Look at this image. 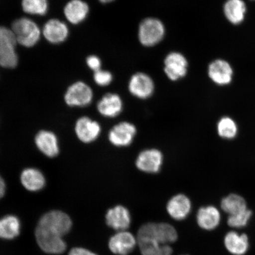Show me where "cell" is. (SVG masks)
I'll list each match as a JSON object with an SVG mask.
<instances>
[{"label":"cell","mask_w":255,"mask_h":255,"mask_svg":"<svg viewBox=\"0 0 255 255\" xmlns=\"http://www.w3.org/2000/svg\"><path fill=\"white\" fill-rule=\"evenodd\" d=\"M177 238V232L173 226L165 223H146L138 233V241L149 240L162 245L174 243Z\"/></svg>","instance_id":"1"},{"label":"cell","mask_w":255,"mask_h":255,"mask_svg":"<svg viewBox=\"0 0 255 255\" xmlns=\"http://www.w3.org/2000/svg\"><path fill=\"white\" fill-rule=\"evenodd\" d=\"M11 30L17 43L25 47L36 45L40 39L39 27L28 18L23 17L15 20L12 24Z\"/></svg>","instance_id":"2"},{"label":"cell","mask_w":255,"mask_h":255,"mask_svg":"<svg viewBox=\"0 0 255 255\" xmlns=\"http://www.w3.org/2000/svg\"><path fill=\"white\" fill-rule=\"evenodd\" d=\"M17 43L11 29L0 26V66L3 68L14 69L17 66Z\"/></svg>","instance_id":"3"},{"label":"cell","mask_w":255,"mask_h":255,"mask_svg":"<svg viewBox=\"0 0 255 255\" xmlns=\"http://www.w3.org/2000/svg\"><path fill=\"white\" fill-rule=\"evenodd\" d=\"M165 33L164 25L158 18H145L139 25L138 39L143 46H155L163 39Z\"/></svg>","instance_id":"4"},{"label":"cell","mask_w":255,"mask_h":255,"mask_svg":"<svg viewBox=\"0 0 255 255\" xmlns=\"http://www.w3.org/2000/svg\"><path fill=\"white\" fill-rule=\"evenodd\" d=\"M37 226L63 237L71 231L72 222L65 213L53 210L41 217Z\"/></svg>","instance_id":"5"},{"label":"cell","mask_w":255,"mask_h":255,"mask_svg":"<svg viewBox=\"0 0 255 255\" xmlns=\"http://www.w3.org/2000/svg\"><path fill=\"white\" fill-rule=\"evenodd\" d=\"M35 234L38 245L45 253L50 254H61L65 251L66 244L61 236L38 226Z\"/></svg>","instance_id":"6"},{"label":"cell","mask_w":255,"mask_h":255,"mask_svg":"<svg viewBox=\"0 0 255 255\" xmlns=\"http://www.w3.org/2000/svg\"><path fill=\"white\" fill-rule=\"evenodd\" d=\"M93 100V92L85 83L79 81L70 86L65 95V101L69 107H84Z\"/></svg>","instance_id":"7"},{"label":"cell","mask_w":255,"mask_h":255,"mask_svg":"<svg viewBox=\"0 0 255 255\" xmlns=\"http://www.w3.org/2000/svg\"><path fill=\"white\" fill-rule=\"evenodd\" d=\"M188 62L183 54L171 52L165 57L164 71L172 81H177L184 77L187 73Z\"/></svg>","instance_id":"8"},{"label":"cell","mask_w":255,"mask_h":255,"mask_svg":"<svg viewBox=\"0 0 255 255\" xmlns=\"http://www.w3.org/2000/svg\"><path fill=\"white\" fill-rule=\"evenodd\" d=\"M130 93L134 97L145 100L154 93L155 86L152 78L146 73L138 72L133 75L128 84Z\"/></svg>","instance_id":"9"},{"label":"cell","mask_w":255,"mask_h":255,"mask_svg":"<svg viewBox=\"0 0 255 255\" xmlns=\"http://www.w3.org/2000/svg\"><path fill=\"white\" fill-rule=\"evenodd\" d=\"M163 155L157 149H145L140 152L136 159V166L140 171L147 173H156L160 170Z\"/></svg>","instance_id":"10"},{"label":"cell","mask_w":255,"mask_h":255,"mask_svg":"<svg viewBox=\"0 0 255 255\" xmlns=\"http://www.w3.org/2000/svg\"><path fill=\"white\" fill-rule=\"evenodd\" d=\"M136 133V127L132 124L123 122L111 129L108 138L115 146H127L132 143Z\"/></svg>","instance_id":"11"},{"label":"cell","mask_w":255,"mask_h":255,"mask_svg":"<svg viewBox=\"0 0 255 255\" xmlns=\"http://www.w3.org/2000/svg\"><path fill=\"white\" fill-rule=\"evenodd\" d=\"M101 128L97 121L87 117L80 118L76 123L75 132L80 141L90 143L100 136Z\"/></svg>","instance_id":"12"},{"label":"cell","mask_w":255,"mask_h":255,"mask_svg":"<svg viewBox=\"0 0 255 255\" xmlns=\"http://www.w3.org/2000/svg\"><path fill=\"white\" fill-rule=\"evenodd\" d=\"M209 78L219 85H227L232 81L233 69L230 64L222 59H217L210 64Z\"/></svg>","instance_id":"13"},{"label":"cell","mask_w":255,"mask_h":255,"mask_svg":"<svg viewBox=\"0 0 255 255\" xmlns=\"http://www.w3.org/2000/svg\"><path fill=\"white\" fill-rule=\"evenodd\" d=\"M136 240L129 232L120 231L111 237L109 248L112 253L118 255H128L133 250Z\"/></svg>","instance_id":"14"},{"label":"cell","mask_w":255,"mask_h":255,"mask_svg":"<svg viewBox=\"0 0 255 255\" xmlns=\"http://www.w3.org/2000/svg\"><path fill=\"white\" fill-rule=\"evenodd\" d=\"M105 219L107 225L116 231L126 230L131 222L129 210L123 206H117L108 210Z\"/></svg>","instance_id":"15"},{"label":"cell","mask_w":255,"mask_h":255,"mask_svg":"<svg viewBox=\"0 0 255 255\" xmlns=\"http://www.w3.org/2000/svg\"><path fill=\"white\" fill-rule=\"evenodd\" d=\"M38 149L48 157H56L59 152L58 140L55 133L48 130H41L35 137Z\"/></svg>","instance_id":"16"},{"label":"cell","mask_w":255,"mask_h":255,"mask_svg":"<svg viewBox=\"0 0 255 255\" xmlns=\"http://www.w3.org/2000/svg\"><path fill=\"white\" fill-rule=\"evenodd\" d=\"M191 209L190 200L182 194H178L172 197L167 205L169 215L176 221H182L186 219L189 215Z\"/></svg>","instance_id":"17"},{"label":"cell","mask_w":255,"mask_h":255,"mask_svg":"<svg viewBox=\"0 0 255 255\" xmlns=\"http://www.w3.org/2000/svg\"><path fill=\"white\" fill-rule=\"evenodd\" d=\"M43 33L45 39L52 44H59L65 41L69 35L67 25L57 19H51L44 25Z\"/></svg>","instance_id":"18"},{"label":"cell","mask_w":255,"mask_h":255,"mask_svg":"<svg viewBox=\"0 0 255 255\" xmlns=\"http://www.w3.org/2000/svg\"><path fill=\"white\" fill-rule=\"evenodd\" d=\"M97 109L99 113L105 117H116L123 109L122 99L118 94H107L99 101Z\"/></svg>","instance_id":"19"},{"label":"cell","mask_w":255,"mask_h":255,"mask_svg":"<svg viewBox=\"0 0 255 255\" xmlns=\"http://www.w3.org/2000/svg\"><path fill=\"white\" fill-rule=\"evenodd\" d=\"M224 244L226 250L233 255H245L250 249V241L246 234L231 231L226 235Z\"/></svg>","instance_id":"20"},{"label":"cell","mask_w":255,"mask_h":255,"mask_svg":"<svg viewBox=\"0 0 255 255\" xmlns=\"http://www.w3.org/2000/svg\"><path fill=\"white\" fill-rule=\"evenodd\" d=\"M221 216L216 207H201L197 214V222L201 228L206 231L214 230L221 222Z\"/></svg>","instance_id":"21"},{"label":"cell","mask_w":255,"mask_h":255,"mask_svg":"<svg viewBox=\"0 0 255 255\" xmlns=\"http://www.w3.org/2000/svg\"><path fill=\"white\" fill-rule=\"evenodd\" d=\"M89 12L88 4L82 0H71L64 8L67 20L73 24H78L84 21Z\"/></svg>","instance_id":"22"},{"label":"cell","mask_w":255,"mask_h":255,"mask_svg":"<svg viewBox=\"0 0 255 255\" xmlns=\"http://www.w3.org/2000/svg\"><path fill=\"white\" fill-rule=\"evenodd\" d=\"M20 181L25 189L32 192L42 189L46 184L43 174L34 168L24 169L21 174Z\"/></svg>","instance_id":"23"},{"label":"cell","mask_w":255,"mask_h":255,"mask_svg":"<svg viewBox=\"0 0 255 255\" xmlns=\"http://www.w3.org/2000/svg\"><path fill=\"white\" fill-rule=\"evenodd\" d=\"M223 9L226 18L232 24H241L244 20L247 7L243 0H228Z\"/></svg>","instance_id":"24"},{"label":"cell","mask_w":255,"mask_h":255,"mask_svg":"<svg viewBox=\"0 0 255 255\" xmlns=\"http://www.w3.org/2000/svg\"><path fill=\"white\" fill-rule=\"evenodd\" d=\"M21 223L14 215H8L0 219V238L11 240L20 235Z\"/></svg>","instance_id":"25"},{"label":"cell","mask_w":255,"mask_h":255,"mask_svg":"<svg viewBox=\"0 0 255 255\" xmlns=\"http://www.w3.org/2000/svg\"><path fill=\"white\" fill-rule=\"evenodd\" d=\"M221 208L229 216L235 215L248 209L246 201L240 195L231 194L222 200Z\"/></svg>","instance_id":"26"},{"label":"cell","mask_w":255,"mask_h":255,"mask_svg":"<svg viewBox=\"0 0 255 255\" xmlns=\"http://www.w3.org/2000/svg\"><path fill=\"white\" fill-rule=\"evenodd\" d=\"M142 255H171L173 249L168 245H162L149 240L138 241Z\"/></svg>","instance_id":"27"},{"label":"cell","mask_w":255,"mask_h":255,"mask_svg":"<svg viewBox=\"0 0 255 255\" xmlns=\"http://www.w3.org/2000/svg\"><path fill=\"white\" fill-rule=\"evenodd\" d=\"M218 132L220 136L226 139L235 138L238 133V127L231 118L223 117L218 124Z\"/></svg>","instance_id":"28"},{"label":"cell","mask_w":255,"mask_h":255,"mask_svg":"<svg viewBox=\"0 0 255 255\" xmlns=\"http://www.w3.org/2000/svg\"><path fill=\"white\" fill-rule=\"evenodd\" d=\"M23 11L32 15H44L48 10L47 0H22Z\"/></svg>","instance_id":"29"},{"label":"cell","mask_w":255,"mask_h":255,"mask_svg":"<svg viewBox=\"0 0 255 255\" xmlns=\"http://www.w3.org/2000/svg\"><path fill=\"white\" fill-rule=\"evenodd\" d=\"M253 212L248 209L238 214L229 216L228 224L231 228L240 229L245 227L250 222Z\"/></svg>","instance_id":"30"},{"label":"cell","mask_w":255,"mask_h":255,"mask_svg":"<svg viewBox=\"0 0 255 255\" xmlns=\"http://www.w3.org/2000/svg\"><path fill=\"white\" fill-rule=\"evenodd\" d=\"M94 78L96 84L101 87H106L113 81V76L110 72L101 69L95 72Z\"/></svg>","instance_id":"31"},{"label":"cell","mask_w":255,"mask_h":255,"mask_svg":"<svg viewBox=\"0 0 255 255\" xmlns=\"http://www.w3.org/2000/svg\"><path fill=\"white\" fill-rule=\"evenodd\" d=\"M87 65L94 72H97L101 68V60L100 57L95 55H91L87 57Z\"/></svg>","instance_id":"32"},{"label":"cell","mask_w":255,"mask_h":255,"mask_svg":"<svg viewBox=\"0 0 255 255\" xmlns=\"http://www.w3.org/2000/svg\"><path fill=\"white\" fill-rule=\"evenodd\" d=\"M69 255H98L92 252L82 248H75L70 251Z\"/></svg>","instance_id":"33"},{"label":"cell","mask_w":255,"mask_h":255,"mask_svg":"<svg viewBox=\"0 0 255 255\" xmlns=\"http://www.w3.org/2000/svg\"><path fill=\"white\" fill-rule=\"evenodd\" d=\"M5 183L4 179L0 175V199L4 196L5 193Z\"/></svg>","instance_id":"34"},{"label":"cell","mask_w":255,"mask_h":255,"mask_svg":"<svg viewBox=\"0 0 255 255\" xmlns=\"http://www.w3.org/2000/svg\"><path fill=\"white\" fill-rule=\"evenodd\" d=\"M99 1L102 3H104V4H107V3L114 1L115 0H99Z\"/></svg>","instance_id":"35"}]
</instances>
